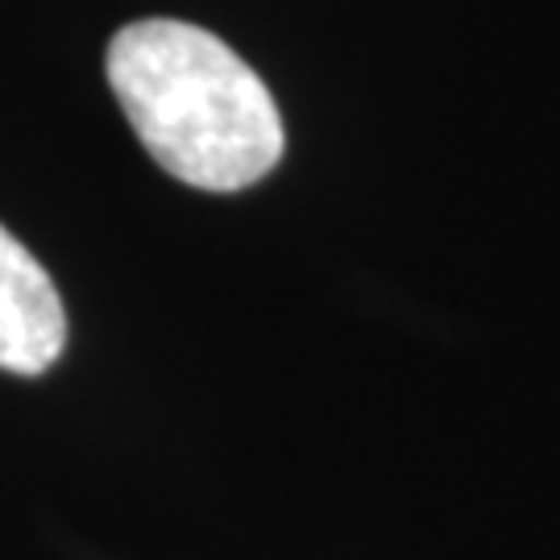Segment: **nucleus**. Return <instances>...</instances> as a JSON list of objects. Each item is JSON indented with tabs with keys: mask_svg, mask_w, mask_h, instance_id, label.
Listing matches in <instances>:
<instances>
[{
	"mask_svg": "<svg viewBox=\"0 0 560 560\" xmlns=\"http://www.w3.org/2000/svg\"><path fill=\"white\" fill-rule=\"evenodd\" d=\"M104 71L150 159L187 187L241 191L279 166L275 96L217 34L191 21H133L108 42Z\"/></svg>",
	"mask_w": 560,
	"mask_h": 560,
	"instance_id": "f257e3e1",
	"label": "nucleus"
},
{
	"mask_svg": "<svg viewBox=\"0 0 560 560\" xmlns=\"http://www.w3.org/2000/svg\"><path fill=\"white\" fill-rule=\"evenodd\" d=\"M67 312L46 275L25 245L0 224V370L9 374H46L62 358Z\"/></svg>",
	"mask_w": 560,
	"mask_h": 560,
	"instance_id": "f03ea898",
	"label": "nucleus"
}]
</instances>
